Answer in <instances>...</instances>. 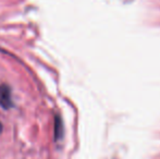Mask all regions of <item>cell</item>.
I'll return each mask as SVG.
<instances>
[{
  "mask_svg": "<svg viewBox=\"0 0 160 159\" xmlns=\"http://www.w3.org/2000/svg\"><path fill=\"white\" fill-rule=\"evenodd\" d=\"M0 107L4 110H9L13 107L12 93L8 84H0Z\"/></svg>",
  "mask_w": 160,
  "mask_h": 159,
  "instance_id": "cell-1",
  "label": "cell"
},
{
  "mask_svg": "<svg viewBox=\"0 0 160 159\" xmlns=\"http://www.w3.org/2000/svg\"><path fill=\"white\" fill-rule=\"evenodd\" d=\"M63 136V122L59 115L55 116V121H53V138L56 142L61 140Z\"/></svg>",
  "mask_w": 160,
  "mask_h": 159,
  "instance_id": "cell-2",
  "label": "cell"
},
{
  "mask_svg": "<svg viewBox=\"0 0 160 159\" xmlns=\"http://www.w3.org/2000/svg\"><path fill=\"white\" fill-rule=\"evenodd\" d=\"M1 132H2V123L0 122V134H1Z\"/></svg>",
  "mask_w": 160,
  "mask_h": 159,
  "instance_id": "cell-3",
  "label": "cell"
}]
</instances>
